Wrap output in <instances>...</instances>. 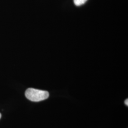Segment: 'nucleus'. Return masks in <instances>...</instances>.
Returning a JSON list of instances; mask_svg holds the SVG:
<instances>
[{
    "label": "nucleus",
    "mask_w": 128,
    "mask_h": 128,
    "mask_svg": "<svg viewBox=\"0 0 128 128\" xmlns=\"http://www.w3.org/2000/svg\"><path fill=\"white\" fill-rule=\"evenodd\" d=\"M26 97L32 102H40L45 100L49 97V92L46 91L36 89L34 88H28L25 93Z\"/></svg>",
    "instance_id": "f257e3e1"
},
{
    "label": "nucleus",
    "mask_w": 128,
    "mask_h": 128,
    "mask_svg": "<svg viewBox=\"0 0 128 128\" xmlns=\"http://www.w3.org/2000/svg\"><path fill=\"white\" fill-rule=\"evenodd\" d=\"M87 0H74V4L77 6H79L84 4Z\"/></svg>",
    "instance_id": "f03ea898"
},
{
    "label": "nucleus",
    "mask_w": 128,
    "mask_h": 128,
    "mask_svg": "<svg viewBox=\"0 0 128 128\" xmlns=\"http://www.w3.org/2000/svg\"><path fill=\"white\" fill-rule=\"evenodd\" d=\"M125 104H126V105H127V106H128V99H127L125 101Z\"/></svg>",
    "instance_id": "7ed1b4c3"
},
{
    "label": "nucleus",
    "mask_w": 128,
    "mask_h": 128,
    "mask_svg": "<svg viewBox=\"0 0 128 128\" xmlns=\"http://www.w3.org/2000/svg\"><path fill=\"white\" fill-rule=\"evenodd\" d=\"M1 116H2V115H1V114H0V119L1 118Z\"/></svg>",
    "instance_id": "20e7f679"
}]
</instances>
